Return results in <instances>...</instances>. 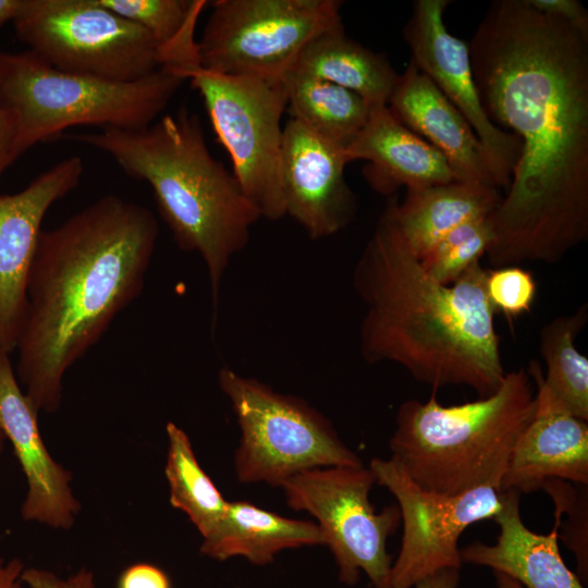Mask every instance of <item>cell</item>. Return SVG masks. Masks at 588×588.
Wrapping results in <instances>:
<instances>
[{"instance_id": "obj_1", "label": "cell", "mask_w": 588, "mask_h": 588, "mask_svg": "<svg viewBox=\"0 0 588 588\" xmlns=\"http://www.w3.org/2000/svg\"><path fill=\"white\" fill-rule=\"evenodd\" d=\"M467 45L485 112L520 142L488 260L556 264L588 238V36L494 0Z\"/></svg>"}, {"instance_id": "obj_2", "label": "cell", "mask_w": 588, "mask_h": 588, "mask_svg": "<svg viewBox=\"0 0 588 588\" xmlns=\"http://www.w3.org/2000/svg\"><path fill=\"white\" fill-rule=\"evenodd\" d=\"M157 237L152 212L117 195L41 231L14 350L17 381L38 413L59 409L66 371L140 294Z\"/></svg>"}, {"instance_id": "obj_3", "label": "cell", "mask_w": 588, "mask_h": 588, "mask_svg": "<svg viewBox=\"0 0 588 588\" xmlns=\"http://www.w3.org/2000/svg\"><path fill=\"white\" fill-rule=\"evenodd\" d=\"M486 279L477 261L452 284L434 280L404 241L388 201L353 272L365 306L363 358L395 363L436 390L465 385L479 397L491 395L506 371Z\"/></svg>"}, {"instance_id": "obj_4", "label": "cell", "mask_w": 588, "mask_h": 588, "mask_svg": "<svg viewBox=\"0 0 588 588\" xmlns=\"http://www.w3.org/2000/svg\"><path fill=\"white\" fill-rule=\"evenodd\" d=\"M75 139L109 155L146 182L177 247L197 253L207 269L213 320L222 278L261 213L232 172L216 160L200 121L185 107L143 130L101 128Z\"/></svg>"}, {"instance_id": "obj_5", "label": "cell", "mask_w": 588, "mask_h": 588, "mask_svg": "<svg viewBox=\"0 0 588 588\" xmlns=\"http://www.w3.org/2000/svg\"><path fill=\"white\" fill-rule=\"evenodd\" d=\"M537 401L526 369L505 372L487 397L445 406L434 395L405 401L389 441L391 457L422 489L457 495L481 487L501 491L515 444Z\"/></svg>"}, {"instance_id": "obj_6", "label": "cell", "mask_w": 588, "mask_h": 588, "mask_svg": "<svg viewBox=\"0 0 588 588\" xmlns=\"http://www.w3.org/2000/svg\"><path fill=\"white\" fill-rule=\"evenodd\" d=\"M185 81L168 65L115 82L59 71L29 50L0 51V101L14 120L19 157L72 126L146 128Z\"/></svg>"}, {"instance_id": "obj_7", "label": "cell", "mask_w": 588, "mask_h": 588, "mask_svg": "<svg viewBox=\"0 0 588 588\" xmlns=\"http://www.w3.org/2000/svg\"><path fill=\"white\" fill-rule=\"evenodd\" d=\"M218 381L240 428L233 456L240 482L279 488L303 470L364 465L331 422L303 399L279 393L228 367L219 371Z\"/></svg>"}, {"instance_id": "obj_8", "label": "cell", "mask_w": 588, "mask_h": 588, "mask_svg": "<svg viewBox=\"0 0 588 588\" xmlns=\"http://www.w3.org/2000/svg\"><path fill=\"white\" fill-rule=\"evenodd\" d=\"M13 24L29 51L62 72L132 82L164 65L154 38L99 0H22Z\"/></svg>"}, {"instance_id": "obj_9", "label": "cell", "mask_w": 588, "mask_h": 588, "mask_svg": "<svg viewBox=\"0 0 588 588\" xmlns=\"http://www.w3.org/2000/svg\"><path fill=\"white\" fill-rule=\"evenodd\" d=\"M180 72L201 96L244 194L261 217L270 220L284 217L281 120L287 102L282 79L226 76L205 70L199 63Z\"/></svg>"}, {"instance_id": "obj_10", "label": "cell", "mask_w": 588, "mask_h": 588, "mask_svg": "<svg viewBox=\"0 0 588 588\" xmlns=\"http://www.w3.org/2000/svg\"><path fill=\"white\" fill-rule=\"evenodd\" d=\"M338 0H217L197 41L199 65L226 76L281 78L307 44L341 22Z\"/></svg>"}, {"instance_id": "obj_11", "label": "cell", "mask_w": 588, "mask_h": 588, "mask_svg": "<svg viewBox=\"0 0 588 588\" xmlns=\"http://www.w3.org/2000/svg\"><path fill=\"white\" fill-rule=\"evenodd\" d=\"M369 467L328 466L297 473L279 486L287 505L309 513L335 561L339 580L354 586L364 572L375 588L390 587L392 556L387 540L401 522L397 505L376 512Z\"/></svg>"}, {"instance_id": "obj_12", "label": "cell", "mask_w": 588, "mask_h": 588, "mask_svg": "<svg viewBox=\"0 0 588 588\" xmlns=\"http://www.w3.org/2000/svg\"><path fill=\"white\" fill-rule=\"evenodd\" d=\"M369 468L376 483L396 499L403 524L401 548L391 566L389 588H413L438 571L461 569V535L471 524L493 518L502 506L501 491L491 487L457 495L425 490L393 457H375Z\"/></svg>"}, {"instance_id": "obj_13", "label": "cell", "mask_w": 588, "mask_h": 588, "mask_svg": "<svg viewBox=\"0 0 588 588\" xmlns=\"http://www.w3.org/2000/svg\"><path fill=\"white\" fill-rule=\"evenodd\" d=\"M449 0H416L403 36L411 60L467 121L486 152L499 188H509L520 142L488 118L474 81L467 42L446 28Z\"/></svg>"}, {"instance_id": "obj_14", "label": "cell", "mask_w": 588, "mask_h": 588, "mask_svg": "<svg viewBox=\"0 0 588 588\" xmlns=\"http://www.w3.org/2000/svg\"><path fill=\"white\" fill-rule=\"evenodd\" d=\"M83 160L71 156L25 188L0 195V350L12 353L23 322L27 280L49 208L79 183Z\"/></svg>"}, {"instance_id": "obj_15", "label": "cell", "mask_w": 588, "mask_h": 588, "mask_svg": "<svg viewBox=\"0 0 588 588\" xmlns=\"http://www.w3.org/2000/svg\"><path fill=\"white\" fill-rule=\"evenodd\" d=\"M346 148L326 139L295 119L283 126L280 158L285 216L317 240L343 230L353 219L356 197L344 169Z\"/></svg>"}, {"instance_id": "obj_16", "label": "cell", "mask_w": 588, "mask_h": 588, "mask_svg": "<svg viewBox=\"0 0 588 588\" xmlns=\"http://www.w3.org/2000/svg\"><path fill=\"white\" fill-rule=\"evenodd\" d=\"M10 353L0 350V428L13 446L27 481L21 516L56 529H70L81 511L72 474L50 455L38 427V412L17 381Z\"/></svg>"}, {"instance_id": "obj_17", "label": "cell", "mask_w": 588, "mask_h": 588, "mask_svg": "<svg viewBox=\"0 0 588 588\" xmlns=\"http://www.w3.org/2000/svg\"><path fill=\"white\" fill-rule=\"evenodd\" d=\"M527 371L535 384L536 412L515 444L501 491L529 493L549 479L588 485L587 421L574 417L553 397L536 360Z\"/></svg>"}, {"instance_id": "obj_18", "label": "cell", "mask_w": 588, "mask_h": 588, "mask_svg": "<svg viewBox=\"0 0 588 588\" xmlns=\"http://www.w3.org/2000/svg\"><path fill=\"white\" fill-rule=\"evenodd\" d=\"M387 107L446 159L457 181L498 187L483 147L467 121L412 61L399 74Z\"/></svg>"}, {"instance_id": "obj_19", "label": "cell", "mask_w": 588, "mask_h": 588, "mask_svg": "<svg viewBox=\"0 0 588 588\" xmlns=\"http://www.w3.org/2000/svg\"><path fill=\"white\" fill-rule=\"evenodd\" d=\"M350 161L365 160L370 187L390 196L400 187L419 189L457 181L446 159L403 125L387 106L372 107L367 122L346 147Z\"/></svg>"}, {"instance_id": "obj_20", "label": "cell", "mask_w": 588, "mask_h": 588, "mask_svg": "<svg viewBox=\"0 0 588 588\" xmlns=\"http://www.w3.org/2000/svg\"><path fill=\"white\" fill-rule=\"evenodd\" d=\"M519 498L515 490L501 491L502 506L493 517L500 526L497 542H475L461 549L462 562L490 567L524 588H585L560 553L559 515L554 513L550 534H536L520 517Z\"/></svg>"}, {"instance_id": "obj_21", "label": "cell", "mask_w": 588, "mask_h": 588, "mask_svg": "<svg viewBox=\"0 0 588 588\" xmlns=\"http://www.w3.org/2000/svg\"><path fill=\"white\" fill-rule=\"evenodd\" d=\"M502 199L498 187L454 181L407 189L402 203L389 200L393 219L412 253L421 260L448 233L491 216Z\"/></svg>"}, {"instance_id": "obj_22", "label": "cell", "mask_w": 588, "mask_h": 588, "mask_svg": "<svg viewBox=\"0 0 588 588\" xmlns=\"http://www.w3.org/2000/svg\"><path fill=\"white\" fill-rule=\"evenodd\" d=\"M324 546L326 538L311 520L294 519L261 509L247 501L228 503L226 511L200 552L216 561L244 558L257 566L273 562L283 550Z\"/></svg>"}, {"instance_id": "obj_23", "label": "cell", "mask_w": 588, "mask_h": 588, "mask_svg": "<svg viewBox=\"0 0 588 588\" xmlns=\"http://www.w3.org/2000/svg\"><path fill=\"white\" fill-rule=\"evenodd\" d=\"M291 70L350 89L371 107L387 106L399 76L384 54L347 37L342 21L314 37Z\"/></svg>"}, {"instance_id": "obj_24", "label": "cell", "mask_w": 588, "mask_h": 588, "mask_svg": "<svg viewBox=\"0 0 588 588\" xmlns=\"http://www.w3.org/2000/svg\"><path fill=\"white\" fill-rule=\"evenodd\" d=\"M281 79L291 118L326 139L346 148L368 120L372 107L350 89L292 70Z\"/></svg>"}, {"instance_id": "obj_25", "label": "cell", "mask_w": 588, "mask_h": 588, "mask_svg": "<svg viewBox=\"0 0 588 588\" xmlns=\"http://www.w3.org/2000/svg\"><path fill=\"white\" fill-rule=\"evenodd\" d=\"M587 319L584 304L575 313L549 321L539 335L547 367L544 385L569 414L584 421H588V358L577 350L575 339Z\"/></svg>"}, {"instance_id": "obj_26", "label": "cell", "mask_w": 588, "mask_h": 588, "mask_svg": "<svg viewBox=\"0 0 588 588\" xmlns=\"http://www.w3.org/2000/svg\"><path fill=\"white\" fill-rule=\"evenodd\" d=\"M166 432L164 474L170 504L188 517L204 539L222 519L229 501L200 466L187 433L172 421L167 424Z\"/></svg>"}, {"instance_id": "obj_27", "label": "cell", "mask_w": 588, "mask_h": 588, "mask_svg": "<svg viewBox=\"0 0 588 588\" xmlns=\"http://www.w3.org/2000/svg\"><path fill=\"white\" fill-rule=\"evenodd\" d=\"M99 2L145 29L161 48L164 65L182 69L198 62L195 27L206 1L99 0Z\"/></svg>"}, {"instance_id": "obj_28", "label": "cell", "mask_w": 588, "mask_h": 588, "mask_svg": "<svg viewBox=\"0 0 588 588\" xmlns=\"http://www.w3.org/2000/svg\"><path fill=\"white\" fill-rule=\"evenodd\" d=\"M493 242L490 216L468 221L443 236L420 260L438 282H455L473 264L480 261Z\"/></svg>"}, {"instance_id": "obj_29", "label": "cell", "mask_w": 588, "mask_h": 588, "mask_svg": "<svg viewBox=\"0 0 588 588\" xmlns=\"http://www.w3.org/2000/svg\"><path fill=\"white\" fill-rule=\"evenodd\" d=\"M541 489L553 499L555 510L567 514L566 523L559 525L563 542L575 554L579 579H588V528H587V485L573 483L561 479H549Z\"/></svg>"}, {"instance_id": "obj_30", "label": "cell", "mask_w": 588, "mask_h": 588, "mask_svg": "<svg viewBox=\"0 0 588 588\" xmlns=\"http://www.w3.org/2000/svg\"><path fill=\"white\" fill-rule=\"evenodd\" d=\"M486 289L494 310L507 318L529 313L536 297L532 273L519 266L487 270Z\"/></svg>"}, {"instance_id": "obj_31", "label": "cell", "mask_w": 588, "mask_h": 588, "mask_svg": "<svg viewBox=\"0 0 588 588\" xmlns=\"http://www.w3.org/2000/svg\"><path fill=\"white\" fill-rule=\"evenodd\" d=\"M21 578L28 588H97L95 574L87 567L79 568L66 578L45 568L25 567Z\"/></svg>"}, {"instance_id": "obj_32", "label": "cell", "mask_w": 588, "mask_h": 588, "mask_svg": "<svg viewBox=\"0 0 588 588\" xmlns=\"http://www.w3.org/2000/svg\"><path fill=\"white\" fill-rule=\"evenodd\" d=\"M117 588H172V583L159 566L139 562L128 565L120 573Z\"/></svg>"}, {"instance_id": "obj_33", "label": "cell", "mask_w": 588, "mask_h": 588, "mask_svg": "<svg viewBox=\"0 0 588 588\" xmlns=\"http://www.w3.org/2000/svg\"><path fill=\"white\" fill-rule=\"evenodd\" d=\"M535 10L556 16L588 36V11L577 0H526Z\"/></svg>"}, {"instance_id": "obj_34", "label": "cell", "mask_w": 588, "mask_h": 588, "mask_svg": "<svg viewBox=\"0 0 588 588\" xmlns=\"http://www.w3.org/2000/svg\"><path fill=\"white\" fill-rule=\"evenodd\" d=\"M17 158L15 123L0 101V176Z\"/></svg>"}, {"instance_id": "obj_35", "label": "cell", "mask_w": 588, "mask_h": 588, "mask_svg": "<svg viewBox=\"0 0 588 588\" xmlns=\"http://www.w3.org/2000/svg\"><path fill=\"white\" fill-rule=\"evenodd\" d=\"M25 565L19 558L4 560L0 555V588H26L22 581Z\"/></svg>"}, {"instance_id": "obj_36", "label": "cell", "mask_w": 588, "mask_h": 588, "mask_svg": "<svg viewBox=\"0 0 588 588\" xmlns=\"http://www.w3.org/2000/svg\"><path fill=\"white\" fill-rule=\"evenodd\" d=\"M460 569L444 568L420 579L415 588H457Z\"/></svg>"}, {"instance_id": "obj_37", "label": "cell", "mask_w": 588, "mask_h": 588, "mask_svg": "<svg viewBox=\"0 0 588 588\" xmlns=\"http://www.w3.org/2000/svg\"><path fill=\"white\" fill-rule=\"evenodd\" d=\"M22 5V0H0V27L14 21Z\"/></svg>"}, {"instance_id": "obj_38", "label": "cell", "mask_w": 588, "mask_h": 588, "mask_svg": "<svg viewBox=\"0 0 588 588\" xmlns=\"http://www.w3.org/2000/svg\"><path fill=\"white\" fill-rule=\"evenodd\" d=\"M494 575L497 588H524L519 583L505 574L494 573Z\"/></svg>"}, {"instance_id": "obj_39", "label": "cell", "mask_w": 588, "mask_h": 588, "mask_svg": "<svg viewBox=\"0 0 588 588\" xmlns=\"http://www.w3.org/2000/svg\"><path fill=\"white\" fill-rule=\"evenodd\" d=\"M5 437L0 428V458H1V455H2V452H3V449H4V442H5Z\"/></svg>"}]
</instances>
